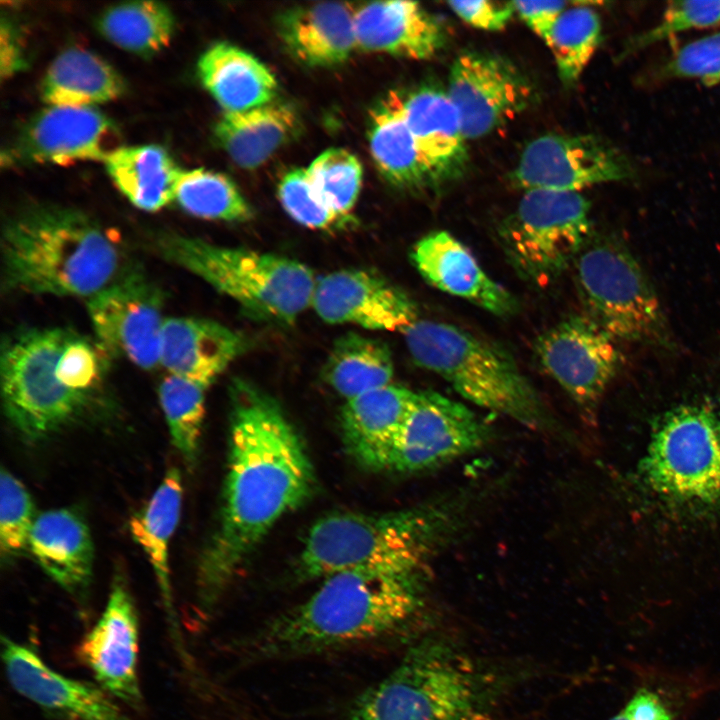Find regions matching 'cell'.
<instances>
[{
    "mask_svg": "<svg viewBox=\"0 0 720 720\" xmlns=\"http://www.w3.org/2000/svg\"><path fill=\"white\" fill-rule=\"evenodd\" d=\"M227 474L220 520L200 558V602L212 607L259 542L313 494L302 439L269 394L245 380L231 387Z\"/></svg>",
    "mask_w": 720,
    "mask_h": 720,
    "instance_id": "obj_1",
    "label": "cell"
},
{
    "mask_svg": "<svg viewBox=\"0 0 720 720\" xmlns=\"http://www.w3.org/2000/svg\"><path fill=\"white\" fill-rule=\"evenodd\" d=\"M426 571L353 569L324 578L304 602L244 640L248 662L376 645L404 632L423 606Z\"/></svg>",
    "mask_w": 720,
    "mask_h": 720,
    "instance_id": "obj_2",
    "label": "cell"
},
{
    "mask_svg": "<svg viewBox=\"0 0 720 720\" xmlns=\"http://www.w3.org/2000/svg\"><path fill=\"white\" fill-rule=\"evenodd\" d=\"M108 355L96 341L60 327L25 328L1 348L7 418L26 439H42L81 417L96 399Z\"/></svg>",
    "mask_w": 720,
    "mask_h": 720,
    "instance_id": "obj_3",
    "label": "cell"
},
{
    "mask_svg": "<svg viewBox=\"0 0 720 720\" xmlns=\"http://www.w3.org/2000/svg\"><path fill=\"white\" fill-rule=\"evenodd\" d=\"M3 282L10 292L90 298L124 273L117 242L68 207L34 206L5 225Z\"/></svg>",
    "mask_w": 720,
    "mask_h": 720,
    "instance_id": "obj_4",
    "label": "cell"
},
{
    "mask_svg": "<svg viewBox=\"0 0 720 720\" xmlns=\"http://www.w3.org/2000/svg\"><path fill=\"white\" fill-rule=\"evenodd\" d=\"M497 688L460 649L425 638L356 699L346 720H493Z\"/></svg>",
    "mask_w": 720,
    "mask_h": 720,
    "instance_id": "obj_5",
    "label": "cell"
},
{
    "mask_svg": "<svg viewBox=\"0 0 720 720\" xmlns=\"http://www.w3.org/2000/svg\"><path fill=\"white\" fill-rule=\"evenodd\" d=\"M442 512L432 506L382 514L338 512L313 524L297 558L301 581L353 569L426 571L441 536Z\"/></svg>",
    "mask_w": 720,
    "mask_h": 720,
    "instance_id": "obj_6",
    "label": "cell"
},
{
    "mask_svg": "<svg viewBox=\"0 0 720 720\" xmlns=\"http://www.w3.org/2000/svg\"><path fill=\"white\" fill-rule=\"evenodd\" d=\"M402 334L413 360L445 379L463 398L530 429L557 424L503 348L449 323L417 318Z\"/></svg>",
    "mask_w": 720,
    "mask_h": 720,
    "instance_id": "obj_7",
    "label": "cell"
},
{
    "mask_svg": "<svg viewBox=\"0 0 720 720\" xmlns=\"http://www.w3.org/2000/svg\"><path fill=\"white\" fill-rule=\"evenodd\" d=\"M156 249L255 318L289 325L311 307L317 279L297 260L178 234L159 237Z\"/></svg>",
    "mask_w": 720,
    "mask_h": 720,
    "instance_id": "obj_8",
    "label": "cell"
},
{
    "mask_svg": "<svg viewBox=\"0 0 720 720\" xmlns=\"http://www.w3.org/2000/svg\"><path fill=\"white\" fill-rule=\"evenodd\" d=\"M642 474L670 502L720 503V395L681 403L658 420Z\"/></svg>",
    "mask_w": 720,
    "mask_h": 720,
    "instance_id": "obj_9",
    "label": "cell"
},
{
    "mask_svg": "<svg viewBox=\"0 0 720 720\" xmlns=\"http://www.w3.org/2000/svg\"><path fill=\"white\" fill-rule=\"evenodd\" d=\"M585 316L615 340L663 343L664 313L643 269L621 243L588 239L573 264Z\"/></svg>",
    "mask_w": 720,
    "mask_h": 720,
    "instance_id": "obj_10",
    "label": "cell"
},
{
    "mask_svg": "<svg viewBox=\"0 0 720 720\" xmlns=\"http://www.w3.org/2000/svg\"><path fill=\"white\" fill-rule=\"evenodd\" d=\"M590 203L580 192L527 190L502 225L504 251L529 282L558 278L592 236Z\"/></svg>",
    "mask_w": 720,
    "mask_h": 720,
    "instance_id": "obj_11",
    "label": "cell"
},
{
    "mask_svg": "<svg viewBox=\"0 0 720 720\" xmlns=\"http://www.w3.org/2000/svg\"><path fill=\"white\" fill-rule=\"evenodd\" d=\"M163 295L137 271L124 272L87 301L95 341L109 356L151 370L160 364Z\"/></svg>",
    "mask_w": 720,
    "mask_h": 720,
    "instance_id": "obj_12",
    "label": "cell"
},
{
    "mask_svg": "<svg viewBox=\"0 0 720 720\" xmlns=\"http://www.w3.org/2000/svg\"><path fill=\"white\" fill-rule=\"evenodd\" d=\"M490 429L472 410L435 391L417 392L385 471L421 472L481 448Z\"/></svg>",
    "mask_w": 720,
    "mask_h": 720,
    "instance_id": "obj_13",
    "label": "cell"
},
{
    "mask_svg": "<svg viewBox=\"0 0 720 720\" xmlns=\"http://www.w3.org/2000/svg\"><path fill=\"white\" fill-rule=\"evenodd\" d=\"M615 342L587 316H572L540 335L535 351L544 370L592 417L619 368Z\"/></svg>",
    "mask_w": 720,
    "mask_h": 720,
    "instance_id": "obj_14",
    "label": "cell"
},
{
    "mask_svg": "<svg viewBox=\"0 0 720 720\" xmlns=\"http://www.w3.org/2000/svg\"><path fill=\"white\" fill-rule=\"evenodd\" d=\"M447 94L467 139L483 137L514 118L529 104L531 87L506 59L470 51L453 62Z\"/></svg>",
    "mask_w": 720,
    "mask_h": 720,
    "instance_id": "obj_15",
    "label": "cell"
},
{
    "mask_svg": "<svg viewBox=\"0 0 720 720\" xmlns=\"http://www.w3.org/2000/svg\"><path fill=\"white\" fill-rule=\"evenodd\" d=\"M628 175L629 167L624 158L599 138L546 134L524 148L513 179L525 191L579 192Z\"/></svg>",
    "mask_w": 720,
    "mask_h": 720,
    "instance_id": "obj_16",
    "label": "cell"
},
{
    "mask_svg": "<svg viewBox=\"0 0 720 720\" xmlns=\"http://www.w3.org/2000/svg\"><path fill=\"white\" fill-rule=\"evenodd\" d=\"M119 147L117 126L95 107L48 106L26 124L10 160L59 165L104 162Z\"/></svg>",
    "mask_w": 720,
    "mask_h": 720,
    "instance_id": "obj_17",
    "label": "cell"
},
{
    "mask_svg": "<svg viewBox=\"0 0 720 720\" xmlns=\"http://www.w3.org/2000/svg\"><path fill=\"white\" fill-rule=\"evenodd\" d=\"M311 307L329 324L403 332L417 318L410 297L377 272L343 269L316 280Z\"/></svg>",
    "mask_w": 720,
    "mask_h": 720,
    "instance_id": "obj_18",
    "label": "cell"
},
{
    "mask_svg": "<svg viewBox=\"0 0 720 720\" xmlns=\"http://www.w3.org/2000/svg\"><path fill=\"white\" fill-rule=\"evenodd\" d=\"M138 634L133 599L126 587L116 582L101 617L78 647L80 659L99 686L134 708L142 702L137 670Z\"/></svg>",
    "mask_w": 720,
    "mask_h": 720,
    "instance_id": "obj_19",
    "label": "cell"
},
{
    "mask_svg": "<svg viewBox=\"0 0 720 720\" xmlns=\"http://www.w3.org/2000/svg\"><path fill=\"white\" fill-rule=\"evenodd\" d=\"M1 643L9 683L42 710L64 720H129L100 686L61 675L8 637Z\"/></svg>",
    "mask_w": 720,
    "mask_h": 720,
    "instance_id": "obj_20",
    "label": "cell"
},
{
    "mask_svg": "<svg viewBox=\"0 0 720 720\" xmlns=\"http://www.w3.org/2000/svg\"><path fill=\"white\" fill-rule=\"evenodd\" d=\"M411 260L432 286L463 298L501 317L517 311V301L490 278L471 252L446 231H435L415 243Z\"/></svg>",
    "mask_w": 720,
    "mask_h": 720,
    "instance_id": "obj_21",
    "label": "cell"
},
{
    "mask_svg": "<svg viewBox=\"0 0 720 720\" xmlns=\"http://www.w3.org/2000/svg\"><path fill=\"white\" fill-rule=\"evenodd\" d=\"M244 337L213 320L196 317L165 318L160 365L168 374L206 388L246 349Z\"/></svg>",
    "mask_w": 720,
    "mask_h": 720,
    "instance_id": "obj_22",
    "label": "cell"
},
{
    "mask_svg": "<svg viewBox=\"0 0 720 720\" xmlns=\"http://www.w3.org/2000/svg\"><path fill=\"white\" fill-rule=\"evenodd\" d=\"M417 392L390 384L346 400L340 424L350 455L362 466L384 470Z\"/></svg>",
    "mask_w": 720,
    "mask_h": 720,
    "instance_id": "obj_23",
    "label": "cell"
},
{
    "mask_svg": "<svg viewBox=\"0 0 720 720\" xmlns=\"http://www.w3.org/2000/svg\"><path fill=\"white\" fill-rule=\"evenodd\" d=\"M357 48L414 60L435 56L446 41L441 23L414 1H378L355 12Z\"/></svg>",
    "mask_w": 720,
    "mask_h": 720,
    "instance_id": "obj_24",
    "label": "cell"
},
{
    "mask_svg": "<svg viewBox=\"0 0 720 720\" xmlns=\"http://www.w3.org/2000/svg\"><path fill=\"white\" fill-rule=\"evenodd\" d=\"M406 122L432 180L456 176L466 161L465 136L447 91L423 86L401 95Z\"/></svg>",
    "mask_w": 720,
    "mask_h": 720,
    "instance_id": "obj_25",
    "label": "cell"
},
{
    "mask_svg": "<svg viewBox=\"0 0 720 720\" xmlns=\"http://www.w3.org/2000/svg\"><path fill=\"white\" fill-rule=\"evenodd\" d=\"M355 12L342 2L290 8L279 17L280 37L302 63L319 67L341 64L357 49Z\"/></svg>",
    "mask_w": 720,
    "mask_h": 720,
    "instance_id": "obj_26",
    "label": "cell"
},
{
    "mask_svg": "<svg viewBox=\"0 0 720 720\" xmlns=\"http://www.w3.org/2000/svg\"><path fill=\"white\" fill-rule=\"evenodd\" d=\"M28 549L45 573L71 594L88 587L94 547L85 521L68 508L48 510L36 517Z\"/></svg>",
    "mask_w": 720,
    "mask_h": 720,
    "instance_id": "obj_27",
    "label": "cell"
},
{
    "mask_svg": "<svg viewBox=\"0 0 720 720\" xmlns=\"http://www.w3.org/2000/svg\"><path fill=\"white\" fill-rule=\"evenodd\" d=\"M204 88L225 112H242L274 101L277 79L250 53L226 42L209 47L197 64Z\"/></svg>",
    "mask_w": 720,
    "mask_h": 720,
    "instance_id": "obj_28",
    "label": "cell"
},
{
    "mask_svg": "<svg viewBox=\"0 0 720 720\" xmlns=\"http://www.w3.org/2000/svg\"><path fill=\"white\" fill-rule=\"evenodd\" d=\"M298 128L295 110L273 101L242 112H224L214 134L238 166L253 169L265 163Z\"/></svg>",
    "mask_w": 720,
    "mask_h": 720,
    "instance_id": "obj_29",
    "label": "cell"
},
{
    "mask_svg": "<svg viewBox=\"0 0 720 720\" xmlns=\"http://www.w3.org/2000/svg\"><path fill=\"white\" fill-rule=\"evenodd\" d=\"M369 147L381 174L393 185L416 189L432 180L402 110L391 91L370 111Z\"/></svg>",
    "mask_w": 720,
    "mask_h": 720,
    "instance_id": "obj_30",
    "label": "cell"
},
{
    "mask_svg": "<svg viewBox=\"0 0 720 720\" xmlns=\"http://www.w3.org/2000/svg\"><path fill=\"white\" fill-rule=\"evenodd\" d=\"M125 83L106 61L90 51L70 48L49 65L40 86L49 106L94 107L119 98Z\"/></svg>",
    "mask_w": 720,
    "mask_h": 720,
    "instance_id": "obj_31",
    "label": "cell"
},
{
    "mask_svg": "<svg viewBox=\"0 0 720 720\" xmlns=\"http://www.w3.org/2000/svg\"><path fill=\"white\" fill-rule=\"evenodd\" d=\"M104 164L114 185L136 208L155 212L174 201L181 169L161 146H120Z\"/></svg>",
    "mask_w": 720,
    "mask_h": 720,
    "instance_id": "obj_32",
    "label": "cell"
},
{
    "mask_svg": "<svg viewBox=\"0 0 720 720\" xmlns=\"http://www.w3.org/2000/svg\"><path fill=\"white\" fill-rule=\"evenodd\" d=\"M182 499L180 472L169 468L146 505L129 522L133 539L151 564L168 612L173 609L169 546L180 519Z\"/></svg>",
    "mask_w": 720,
    "mask_h": 720,
    "instance_id": "obj_33",
    "label": "cell"
},
{
    "mask_svg": "<svg viewBox=\"0 0 720 720\" xmlns=\"http://www.w3.org/2000/svg\"><path fill=\"white\" fill-rule=\"evenodd\" d=\"M393 375L389 347L352 332L336 340L324 366L326 382L345 401L392 384Z\"/></svg>",
    "mask_w": 720,
    "mask_h": 720,
    "instance_id": "obj_34",
    "label": "cell"
},
{
    "mask_svg": "<svg viewBox=\"0 0 720 720\" xmlns=\"http://www.w3.org/2000/svg\"><path fill=\"white\" fill-rule=\"evenodd\" d=\"M171 10L158 1H132L106 9L98 29L117 47L139 56H151L166 47L174 32Z\"/></svg>",
    "mask_w": 720,
    "mask_h": 720,
    "instance_id": "obj_35",
    "label": "cell"
},
{
    "mask_svg": "<svg viewBox=\"0 0 720 720\" xmlns=\"http://www.w3.org/2000/svg\"><path fill=\"white\" fill-rule=\"evenodd\" d=\"M174 201L186 213L207 220L243 222L253 215L250 205L228 177L203 168L180 170Z\"/></svg>",
    "mask_w": 720,
    "mask_h": 720,
    "instance_id": "obj_36",
    "label": "cell"
},
{
    "mask_svg": "<svg viewBox=\"0 0 720 720\" xmlns=\"http://www.w3.org/2000/svg\"><path fill=\"white\" fill-rule=\"evenodd\" d=\"M600 35V19L592 8L574 6L562 12L545 40L562 82L569 85L578 80L599 45Z\"/></svg>",
    "mask_w": 720,
    "mask_h": 720,
    "instance_id": "obj_37",
    "label": "cell"
},
{
    "mask_svg": "<svg viewBox=\"0 0 720 720\" xmlns=\"http://www.w3.org/2000/svg\"><path fill=\"white\" fill-rule=\"evenodd\" d=\"M207 389L170 374L159 386V401L172 443L189 465L197 458Z\"/></svg>",
    "mask_w": 720,
    "mask_h": 720,
    "instance_id": "obj_38",
    "label": "cell"
},
{
    "mask_svg": "<svg viewBox=\"0 0 720 720\" xmlns=\"http://www.w3.org/2000/svg\"><path fill=\"white\" fill-rule=\"evenodd\" d=\"M306 170L321 200L345 219L354 208L362 185V166L357 157L345 149L330 148Z\"/></svg>",
    "mask_w": 720,
    "mask_h": 720,
    "instance_id": "obj_39",
    "label": "cell"
},
{
    "mask_svg": "<svg viewBox=\"0 0 720 720\" xmlns=\"http://www.w3.org/2000/svg\"><path fill=\"white\" fill-rule=\"evenodd\" d=\"M35 506L24 484L2 469L0 478V547L5 557L19 555L28 548L36 520Z\"/></svg>",
    "mask_w": 720,
    "mask_h": 720,
    "instance_id": "obj_40",
    "label": "cell"
},
{
    "mask_svg": "<svg viewBox=\"0 0 720 720\" xmlns=\"http://www.w3.org/2000/svg\"><path fill=\"white\" fill-rule=\"evenodd\" d=\"M278 195L287 214L305 227L329 229L344 220L318 196L306 169L289 170L280 180Z\"/></svg>",
    "mask_w": 720,
    "mask_h": 720,
    "instance_id": "obj_41",
    "label": "cell"
},
{
    "mask_svg": "<svg viewBox=\"0 0 720 720\" xmlns=\"http://www.w3.org/2000/svg\"><path fill=\"white\" fill-rule=\"evenodd\" d=\"M720 22V1H673L659 23L632 38L628 50L634 52L676 33L705 28Z\"/></svg>",
    "mask_w": 720,
    "mask_h": 720,
    "instance_id": "obj_42",
    "label": "cell"
},
{
    "mask_svg": "<svg viewBox=\"0 0 720 720\" xmlns=\"http://www.w3.org/2000/svg\"><path fill=\"white\" fill-rule=\"evenodd\" d=\"M667 72L696 78L706 85L720 83V31L681 47L669 61Z\"/></svg>",
    "mask_w": 720,
    "mask_h": 720,
    "instance_id": "obj_43",
    "label": "cell"
},
{
    "mask_svg": "<svg viewBox=\"0 0 720 720\" xmlns=\"http://www.w3.org/2000/svg\"><path fill=\"white\" fill-rule=\"evenodd\" d=\"M677 712L667 693L656 686L643 685L609 720H675Z\"/></svg>",
    "mask_w": 720,
    "mask_h": 720,
    "instance_id": "obj_44",
    "label": "cell"
},
{
    "mask_svg": "<svg viewBox=\"0 0 720 720\" xmlns=\"http://www.w3.org/2000/svg\"><path fill=\"white\" fill-rule=\"evenodd\" d=\"M447 4L465 23L485 31L503 30L515 14L512 1H450Z\"/></svg>",
    "mask_w": 720,
    "mask_h": 720,
    "instance_id": "obj_45",
    "label": "cell"
},
{
    "mask_svg": "<svg viewBox=\"0 0 720 720\" xmlns=\"http://www.w3.org/2000/svg\"><path fill=\"white\" fill-rule=\"evenodd\" d=\"M566 4L563 1H512L515 13L544 42Z\"/></svg>",
    "mask_w": 720,
    "mask_h": 720,
    "instance_id": "obj_46",
    "label": "cell"
},
{
    "mask_svg": "<svg viewBox=\"0 0 720 720\" xmlns=\"http://www.w3.org/2000/svg\"><path fill=\"white\" fill-rule=\"evenodd\" d=\"M1 76L10 77L24 67L23 49L18 33L9 20L2 19L0 31Z\"/></svg>",
    "mask_w": 720,
    "mask_h": 720,
    "instance_id": "obj_47",
    "label": "cell"
}]
</instances>
